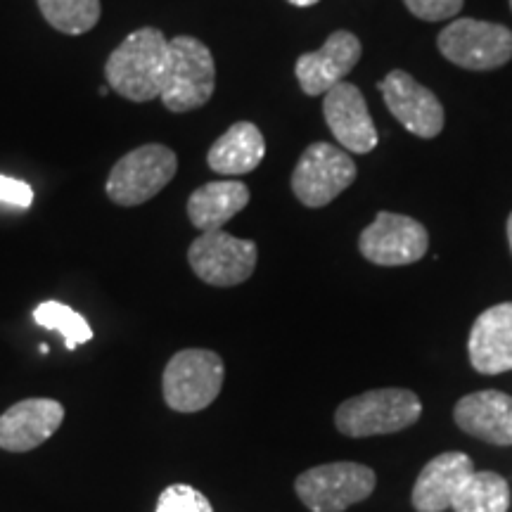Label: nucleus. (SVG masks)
<instances>
[{"label": "nucleus", "mask_w": 512, "mask_h": 512, "mask_svg": "<svg viewBox=\"0 0 512 512\" xmlns=\"http://www.w3.org/2000/svg\"><path fill=\"white\" fill-rule=\"evenodd\" d=\"M169 69V38L155 27L128 34L105 62L107 86L131 102H150L162 95Z\"/></svg>", "instance_id": "f257e3e1"}, {"label": "nucleus", "mask_w": 512, "mask_h": 512, "mask_svg": "<svg viewBox=\"0 0 512 512\" xmlns=\"http://www.w3.org/2000/svg\"><path fill=\"white\" fill-rule=\"evenodd\" d=\"M216 64L211 50L195 36L169 41V69L159 100L169 112L183 114L204 107L214 95Z\"/></svg>", "instance_id": "f03ea898"}, {"label": "nucleus", "mask_w": 512, "mask_h": 512, "mask_svg": "<svg viewBox=\"0 0 512 512\" xmlns=\"http://www.w3.org/2000/svg\"><path fill=\"white\" fill-rule=\"evenodd\" d=\"M422 403L411 389H375L344 401L335 413V425L344 437L394 434L418 422Z\"/></svg>", "instance_id": "7ed1b4c3"}, {"label": "nucleus", "mask_w": 512, "mask_h": 512, "mask_svg": "<svg viewBox=\"0 0 512 512\" xmlns=\"http://www.w3.org/2000/svg\"><path fill=\"white\" fill-rule=\"evenodd\" d=\"M226 366L216 351L183 349L166 363L162 375L164 401L171 411L197 413L219 399Z\"/></svg>", "instance_id": "20e7f679"}, {"label": "nucleus", "mask_w": 512, "mask_h": 512, "mask_svg": "<svg viewBox=\"0 0 512 512\" xmlns=\"http://www.w3.org/2000/svg\"><path fill=\"white\" fill-rule=\"evenodd\" d=\"M176 171L178 157L171 147L159 143L140 145L112 166L105 192L119 207H138L174 181Z\"/></svg>", "instance_id": "39448f33"}, {"label": "nucleus", "mask_w": 512, "mask_h": 512, "mask_svg": "<svg viewBox=\"0 0 512 512\" xmlns=\"http://www.w3.org/2000/svg\"><path fill=\"white\" fill-rule=\"evenodd\" d=\"M375 484L377 477L368 465L342 460L302 472L294 491L311 512H344L349 505L366 501Z\"/></svg>", "instance_id": "423d86ee"}, {"label": "nucleus", "mask_w": 512, "mask_h": 512, "mask_svg": "<svg viewBox=\"0 0 512 512\" xmlns=\"http://www.w3.org/2000/svg\"><path fill=\"white\" fill-rule=\"evenodd\" d=\"M441 55L470 72H491L512 60V31L482 19H456L437 38Z\"/></svg>", "instance_id": "0eeeda50"}, {"label": "nucleus", "mask_w": 512, "mask_h": 512, "mask_svg": "<svg viewBox=\"0 0 512 512\" xmlns=\"http://www.w3.org/2000/svg\"><path fill=\"white\" fill-rule=\"evenodd\" d=\"M356 181V164L347 150L332 143H313L292 171V192L304 207L320 209Z\"/></svg>", "instance_id": "6e6552de"}, {"label": "nucleus", "mask_w": 512, "mask_h": 512, "mask_svg": "<svg viewBox=\"0 0 512 512\" xmlns=\"http://www.w3.org/2000/svg\"><path fill=\"white\" fill-rule=\"evenodd\" d=\"M259 249L254 240H240L226 230H207L192 240L188 264L202 283L235 287L252 278Z\"/></svg>", "instance_id": "1a4fd4ad"}, {"label": "nucleus", "mask_w": 512, "mask_h": 512, "mask_svg": "<svg viewBox=\"0 0 512 512\" xmlns=\"http://www.w3.org/2000/svg\"><path fill=\"white\" fill-rule=\"evenodd\" d=\"M430 247V233L411 216L380 211L358 238V249L370 264L408 266L420 261Z\"/></svg>", "instance_id": "9d476101"}, {"label": "nucleus", "mask_w": 512, "mask_h": 512, "mask_svg": "<svg viewBox=\"0 0 512 512\" xmlns=\"http://www.w3.org/2000/svg\"><path fill=\"white\" fill-rule=\"evenodd\" d=\"M380 93L394 119L413 136L430 140L444 131V107L439 98L403 69L384 76Z\"/></svg>", "instance_id": "9b49d317"}, {"label": "nucleus", "mask_w": 512, "mask_h": 512, "mask_svg": "<svg viewBox=\"0 0 512 512\" xmlns=\"http://www.w3.org/2000/svg\"><path fill=\"white\" fill-rule=\"evenodd\" d=\"M323 117L342 150L368 155L377 145V128L368 102L354 83L342 81L325 93Z\"/></svg>", "instance_id": "f8f14e48"}, {"label": "nucleus", "mask_w": 512, "mask_h": 512, "mask_svg": "<svg viewBox=\"0 0 512 512\" xmlns=\"http://www.w3.org/2000/svg\"><path fill=\"white\" fill-rule=\"evenodd\" d=\"M361 41L351 31H335L325 46L316 53H304L294 64V74H297L299 86L306 95L316 98L325 95L330 88L344 81L351 69L361 60Z\"/></svg>", "instance_id": "ddd939ff"}, {"label": "nucleus", "mask_w": 512, "mask_h": 512, "mask_svg": "<svg viewBox=\"0 0 512 512\" xmlns=\"http://www.w3.org/2000/svg\"><path fill=\"white\" fill-rule=\"evenodd\" d=\"M64 406L55 399H24L0 415V448L10 453L34 451L60 430Z\"/></svg>", "instance_id": "4468645a"}, {"label": "nucleus", "mask_w": 512, "mask_h": 512, "mask_svg": "<svg viewBox=\"0 0 512 512\" xmlns=\"http://www.w3.org/2000/svg\"><path fill=\"white\" fill-rule=\"evenodd\" d=\"M467 351L477 373L501 375L512 370V302L491 306L475 320Z\"/></svg>", "instance_id": "2eb2a0df"}, {"label": "nucleus", "mask_w": 512, "mask_h": 512, "mask_svg": "<svg viewBox=\"0 0 512 512\" xmlns=\"http://www.w3.org/2000/svg\"><path fill=\"white\" fill-rule=\"evenodd\" d=\"M458 427L494 446H512V396L484 389L467 394L453 411Z\"/></svg>", "instance_id": "dca6fc26"}, {"label": "nucleus", "mask_w": 512, "mask_h": 512, "mask_svg": "<svg viewBox=\"0 0 512 512\" xmlns=\"http://www.w3.org/2000/svg\"><path fill=\"white\" fill-rule=\"evenodd\" d=\"M475 465L467 453L448 451L432 458L422 467L418 482L413 486V508L418 512H444L451 508L453 498Z\"/></svg>", "instance_id": "f3484780"}, {"label": "nucleus", "mask_w": 512, "mask_h": 512, "mask_svg": "<svg viewBox=\"0 0 512 512\" xmlns=\"http://www.w3.org/2000/svg\"><path fill=\"white\" fill-rule=\"evenodd\" d=\"M266 140L259 126L252 121H238L209 147L207 164L221 176H242L264 162Z\"/></svg>", "instance_id": "a211bd4d"}, {"label": "nucleus", "mask_w": 512, "mask_h": 512, "mask_svg": "<svg viewBox=\"0 0 512 512\" xmlns=\"http://www.w3.org/2000/svg\"><path fill=\"white\" fill-rule=\"evenodd\" d=\"M249 204V188L240 181H214L190 195L188 219L202 233L221 230Z\"/></svg>", "instance_id": "6ab92c4d"}, {"label": "nucleus", "mask_w": 512, "mask_h": 512, "mask_svg": "<svg viewBox=\"0 0 512 512\" xmlns=\"http://www.w3.org/2000/svg\"><path fill=\"white\" fill-rule=\"evenodd\" d=\"M510 486L496 472H472L453 498L451 510L456 512H508Z\"/></svg>", "instance_id": "aec40b11"}, {"label": "nucleus", "mask_w": 512, "mask_h": 512, "mask_svg": "<svg viewBox=\"0 0 512 512\" xmlns=\"http://www.w3.org/2000/svg\"><path fill=\"white\" fill-rule=\"evenodd\" d=\"M50 27L67 36H81L100 22V0H36Z\"/></svg>", "instance_id": "412c9836"}, {"label": "nucleus", "mask_w": 512, "mask_h": 512, "mask_svg": "<svg viewBox=\"0 0 512 512\" xmlns=\"http://www.w3.org/2000/svg\"><path fill=\"white\" fill-rule=\"evenodd\" d=\"M34 320L41 328L60 332L69 351H74L79 344H86L93 339V328L88 325V320L79 311H74L72 306L62 302L38 304L34 311Z\"/></svg>", "instance_id": "4be33fe9"}, {"label": "nucleus", "mask_w": 512, "mask_h": 512, "mask_svg": "<svg viewBox=\"0 0 512 512\" xmlns=\"http://www.w3.org/2000/svg\"><path fill=\"white\" fill-rule=\"evenodd\" d=\"M155 512H214L209 498L188 484H171L159 494Z\"/></svg>", "instance_id": "5701e85b"}, {"label": "nucleus", "mask_w": 512, "mask_h": 512, "mask_svg": "<svg viewBox=\"0 0 512 512\" xmlns=\"http://www.w3.org/2000/svg\"><path fill=\"white\" fill-rule=\"evenodd\" d=\"M413 17L425 22H441V19L456 17L463 10L465 0H403Z\"/></svg>", "instance_id": "b1692460"}, {"label": "nucleus", "mask_w": 512, "mask_h": 512, "mask_svg": "<svg viewBox=\"0 0 512 512\" xmlns=\"http://www.w3.org/2000/svg\"><path fill=\"white\" fill-rule=\"evenodd\" d=\"M0 202L17 209H29L34 204V188L17 178L0 174Z\"/></svg>", "instance_id": "393cba45"}, {"label": "nucleus", "mask_w": 512, "mask_h": 512, "mask_svg": "<svg viewBox=\"0 0 512 512\" xmlns=\"http://www.w3.org/2000/svg\"><path fill=\"white\" fill-rule=\"evenodd\" d=\"M287 3L297 5V8H311V5H316L318 0H287Z\"/></svg>", "instance_id": "a878e982"}, {"label": "nucleus", "mask_w": 512, "mask_h": 512, "mask_svg": "<svg viewBox=\"0 0 512 512\" xmlns=\"http://www.w3.org/2000/svg\"><path fill=\"white\" fill-rule=\"evenodd\" d=\"M508 242H510V252H512V214L508 216Z\"/></svg>", "instance_id": "bb28decb"}, {"label": "nucleus", "mask_w": 512, "mask_h": 512, "mask_svg": "<svg viewBox=\"0 0 512 512\" xmlns=\"http://www.w3.org/2000/svg\"><path fill=\"white\" fill-rule=\"evenodd\" d=\"M510 8H512V0H510Z\"/></svg>", "instance_id": "cd10ccee"}]
</instances>
